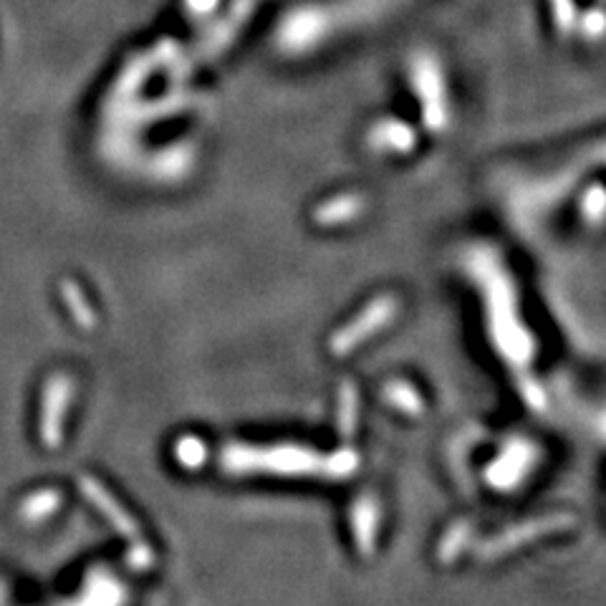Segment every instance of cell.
I'll use <instances>...</instances> for the list:
<instances>
[{
  "label": "cell",
  "instance_id": "cell-1",
  "mask_svg": "<svg viewBox=\"0 0 606 606\" xmlns=\"http://www.w3.org/2000/svg\"><path fill=\"white\" fill-rule=\"evenodd\" d=\"M551 6H553V16H556V23H559L561 28H569L571 23H574L576 16L574 0H551Z\"/></svg>",
  "mask_w": 606,
  "mask_h": 606
}]
</instances>
